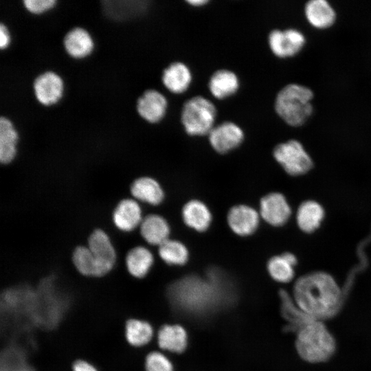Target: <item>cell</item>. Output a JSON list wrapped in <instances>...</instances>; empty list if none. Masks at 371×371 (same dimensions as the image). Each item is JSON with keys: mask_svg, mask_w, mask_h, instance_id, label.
<instances>
[{"mask_svg": "<svg viewBox=\"0 0 371 371\" xmlns=\"http://www.w3.org/2000/svg\"><path fill=\"white\" fill-rule=\"evenodd\" d=\"M56 0H23L22 3L25 9L32 14H40L54 8Z\"/></svg>", "mask_w": 371, "mask_h": 371, "instance_id": "obj_33", "label": "cell"}, {"mask_svg": "<svg viewBox=\"0 0 371 371\" xmlns=\"http://www.w3.org/2000/svg\"><path fill=\"white\" fill-rule=\"evenodd\" d=\"M324 216L325 212L320 203L313 200H307L298 207L296 222L302 232L309 234L319 228Z\"/></svg>", "mask_w": 371, "mask_h": 371, "instance_id": "obj_23", "label": "cell"}, {"mask_svg": "<svg viewBox=\"0 0 371 371\" xmlns=\"http://www.w3.org/2000/svg\"><path fill=\"white\" fill-rule=\"evenodd\" d=\"M145 368L146 371H173L170 360L162 353L156 351L147 355Z\"/></svg>", "mask_w": 371, "mask_h": 371, "instance_id": "obj_32", "label": "cell"}, {"mask_svg": "<svg viewBox=\"0 0 371 371\" xmlns=\"http://www.w3.org/2000/svg\"><path fill=\"white\" fill-rule=\"evenodd\" d=\"M158 254L161 259L169 265H183L189 258L187 247L179 240L170 238L159 246Z\"/></svg>", "mask_w": 371, "mask_h": 371, "instance_id": "obj_29", "label": "cell"}, {"mask_svg": "<svg viewBox=\"0 0 371 371\" xmlns=\"http://www.w3.org/2000/svg\"><path fill=\"white\" fill-rule=\"evenodd\" d=\"M161 80L169 91L182 93L188 89L191 83L192 74L184 63L174 62L163 71Z\"/></svg>", "mask_w": 371, "mask_h": 371, "instance_id": "obj_22", "label": "cell"}, {"mask_svg": "<svg viewBox=\"0 0 371 371\" xmlns=\"http://www.w3.org/2000/svg\"><path fill=\"white\" fill-rule=\"evenodd\" d=\"M19 135L12 121L6 116L0 117V161L9 164L16 158Z\"/></svg>", "mask_w": 371, "mask_h": 371, "instance_id": "obj_21", "label": "cell"}, {"mask_svg": "<svg viewBox=\"0 0 371 371\" xmlns=\"http://www.w3.org/2000/svg\"><path fill=\"white\" fill-rule=\"evenodd\" d=\"M72 262L80 274L88 277H97L95 261L87 246L78 245L74 249Z\"/></svg>", "mask_w": 371, "mask_h": 371, "instance_id": "obj_31", "label": "cell"}, {"mask_svg": "<svg viewBox=\"0 0 371 371\" xmlns=\"http://www.w3.org/2000/svg\"><path fill=\"white\" fill-rule=\"evenodd\" d=\"M308 21L317 28L330 27L335 21L336 12L326 0H310L304 6Z\"/></svg>", "mask_w": 371, "mask_h": 371, "instance_id": "obj_24", "label": "cell"}, {"mask_svg": "<svg viewBox=\"0 0 371 371\" xmlns=\"http://www.w3.org/2000/svg\"><path fill=\"white\" fill-rule=\"evenodd\" d=\"M216 109L208 99L197 95L187 100L182 108L181 119L186 132L192 136L209 134L214 126Z\"/></svg>", "mask_w": 371, "mask_h": 371, "instance_id": "obj_6", "label": "cell"}, {"mask_svg": "<svg viewBox=\"0 0 371 371\" xmlns=\"http://www.w3.org/2000/svg\"><path fill=\"white\" fill-rule=\"evenodd\" d=\"M187 2L193 6H201L208 3V1L207 0H188Z\"/></svg>", "mask_w": 371, "mask_h": 371, "instance_id": "obj_36", "label": "cell"}, {"mask_svg": "<svg viewBox=\"0 0 371 371\" xmlns=\"http://www.w3.org/2000/svg\"><path fill=\"white\" fill-rule=\"evenodd\" d=\"M313 92L309 87L290 83L278 93L275 100V110L287 124L300 126L313 113Z\"/></svg>", "mask_w": 371, "mask_h": 371, "instance_id": "obj_4", "label": "cell"}, {"mask_svg": "<svg viewBox=\"0 0 371 371\" xmlns=\"http://www.w3.org/2000/svg\"><path fill=\"white\" fill-rule=\"evenodd\" d=\"M154 263V257L147 247L138 245L131 248L125 257V264L128 273L137 278L145 277Z\"/></svg>", "mask_w": 371, "mask_h": 371, "instance_id": "obj_25", "label": "cell"}, {"mask_svg": "<svg viewBox=\"0 0 371 371\" xmlns=\"http://www.w3.org/2000/svg\"><path fill=\"white\" fill-rule=\"evenodd\" d=\"M168 102L166 97L155 89L146 90L137 100L138 115L149 123L161 121L166 115Z\"/></svg>", "mask_w": 371, "mask_h": 371, "instance_id": "obj_15", "label": "cell"}, {"mask_svg": "<svg viewBox=\"0 0 371 371\" xmlns=\"http://www.w3.org/2000/svg\"><path fill=\"white\" fill-rule=\"evenodd\" d=\"M87 247L95 261L97 277L109 273L116 262L117 253L109 234L100 228L94 229L88 238Z\"/></svg>", "mask_w": 371, "mask_h": 371, "instance_id": "obj_8", "label": "cell"}, {"mask_svg": "<svg viewBox=\"0 0 371 371\" xmlns=\"http://www.w3.org/2000/svg\"><path fill=\"white\" fill-rule=\"evenodd\" d=\"M273 155L284 171L291 176L304 175L313 166L311 157L296 139L278 144L273 149Z\"/></svg>", "mask_w": 371, "mask_h": 371, "instance_id": "obj_7", "label": "cell"}, {"mask_svg": "<svg viewBox=\"0 0 371 371\" xmlns=\"http://www.w3.org/2000/svg\"><path fill=\"white\" fill-rule=\"evenodd\" d=\"M212 147L217 153H227L238 147L243 141L242 128L232 122H224L214 126L208 134Z\"/></svg>", "mask_w": 371, "mask_h": 371, "instance_id": "obj_13", "label": "cell"}, {"mask_svg": "<svg viewBox=\"0 0 371 371\" xmlns=\"http://www.w3.org/2000/svg\"><path fill=\"white\" fill-rule=\"evenodd\" d=\"M293 296L305 313L323 322L335 317L346 300L342 288L335 278L322 271L300 277L293 285Z\"/></svg>", "mask_w": 371, "mask_h": 371, "instance_id": "obj_2", "label": "cell"}, {"mask_svg": "<svg viewBox=\"0 0 371 371\" xmlns=\"http://www.w3.org/2000/svg\"><path fill=\"white\" fill-rule=\"evenodd\" d=\"M139 231L142 237L147 243L159 246L169 239L170 227L162 216L150 214L144 217Z\"/></svg>", "mask_w": 371, "mask_h": 371, "instance_id": "obj_20", "label": "cell"}, {"mask_svg": "<svg viewBox=\"0 0 371 371\" xmlns=\"http://www.w3.org/2000/svg\"><path fill=\"white\" fill-rule=\"evenodd\" d=\"M73 371H98V370L91 363L83 360H78L74 363Z\"/></svg>", "mask_w": 371, "mask_h": 371, "instance_id": "obj_35", "label": "cell"}, {"mask_svg": "<svg viewBox=\"0 0 371 371\" xmlns=\"http://www.w3.org/2000/svg\"><path fill=\"white\" fill-rule=\"evenodd\" d=\"M63 45L67 54L74 59L88 56L94 49L92 36L81 27H74L67 32L63 39Z\"/></svg>", "mask_w": 371, "mask_h": 371, "instance_id": "obj_16", "label": "cell"}, {"mask_svg": "<svg viewBox=\"0 0 371 371\" xmlns=\"http://www.w3.org/2000/svg\"><path fill=\"white\" fill-rule=\"evenodd\" d=\"M279 297L281 315L286 322L283 328L284 332H291L296 334L304 325L311 320L315 319L299 308L286 291L280 289Z\"/></svg>", "mask_w": 371, "mask_h": 371, "instance_id": "obj_17", "label": "cell"}, {"mask_svg": "<svg viewBox=\"0 0 371 371\" xmlns=\"http://www.w3.org/2000/svg\"><path fill=\"white\" fill-rule=\"evenodd\" d=\"M159 346L172 352H182L187 346V333L179 325H164L157 335Z\"/></svg>", "mask_w": 371, "mask_h": 371, "instance_id": "obj_28", "label": "cell"}, {"mask_svg": "<svg viewBox=\"0 0 371 371\" xmlns=\"http://www.w3.org/2000/svg\"><path fill=\"white\" fill-rule=\"evenodd\" d=\"M295 346L299 357L311 363L330 360L337 349L336 340L323 321L313 319L296 333Z\"/></svg>", "mask_w": 371, "mask_h": 371, "instance_id": "obj_3", "label": "cell"}, {"mask_svg": "<svg viewBox=\"0 0 371 371\" xmlns=\"http://www.w3.org/2000/svg\"><path fill=\"white\" fill-rule=\"evenodd\" d=\"M130 192L135 200L151 205H158L164 199V191L160 183L148 176L135 179L130 186Z\"/></svg>", "mask_w": 371, "mask_h": 371, "instance_id": "obj_18", "label": "cell"}, {"mask_svg": "<svg viewBox=\"0 0 371 371\" xmlns=\"http://www.w3.org/2000/svg\"><path fill=\"white\" fill-rule=\"evenodd\" d=\"M305 36L297 29L273 30L268 36L271 52L280 58H287L298 53L305 44Z\"/></svg>", "mask_w": 371, "mask_h": 371, "instance_id": "obj_10", "label": "cell"}, {"mask_svg": "<svg viewBox=\"0 0 371 371\" xmlns=\"http://www.w3.org/2000/svg\"><path fill=\"white\" fill-rule=\"evenodd\" d=\"M63 297L53 277L42 280L36 290L33 323L47 328L57 324L65 311Z\"/></svg>", "mask_w": 371, "mask_h": 371, "instance_id": "obj_5", "label": "cell"}, {"mask_svg": "<svg viewBox=\"0 0 371 371\" xmlns=\"http://www.w3.org/2000/svg\"><path fill=\"white\" fill-rule=\"evenodd\" d=\"M208 86L214 97L223 99L237 91L239 80L234 72L228 69H219L211 76Z\"/></svg>", "mask_w": 371, "mask_h": 371, "instance_id": "obj_26", "label": "cell"}, {"mask_svg": "<svg viewBox=\"0 0 371 371\" xmlns=\"http://www.w3.org/2000/svg\"><path fill=\"white\" fill-rule=\"evenodd\" d=\"M168 297L175 311L195 318L207 317L232 305L236 299V289L222 270L213 267L206 277L190 275L171 284Z\"/></svg>", "mask_w": 371, "mask_h": 371, "instance_id": "obj_1", "label": "cell"}, {"mask_svg": "<svg viewBox=\"0 0 371 371\" xmlns=\"http://www.w3.org/2000/svg\"><path fill=\"white\" fill-rule=\"evenodd\" d=\"M260 217L274 227L284 225L289 219L291 209L286 197L280 192H271L260 201Z\"/></svg>", "mask_w": 371, "mask_h": 371, "instance_id": "obj_11", "label": "cell"}, {"mask_svg": "<svg viewBox=\"0 0 371 371\" xmlns=\"http://www.w3.org/2000/svg\"><path fill=\"white\" fill-rule=\"evenodd\" d=\"M64 87L63 80L53 71H46L38 74L32 82L35 99L39 104L46 106L55 104L62 98Z\"/></svg>", "mask_w": 371, "mask_h": 371, "instance_id": "obj_9", "label": "cell"}, {"mask_svg": "<svg viewBox=\"0 0 371 371\" xmlns=\"http://www.w3.org/2000/svg\"><path fill=\"white\" fill-rule=\"evenodd\" d=\"M126 337L134 346H142L148 343L153 337V328L145 321L131 319L126 324Z\"/></svg>", "mask_w": 371, "mask_h": 371, "instance_id": "obj_30", "label": "cell"}, {"mask_svg": "<svg viewBox=\"0 0 371 371\" xmlns=\"http://www.w3.org/2000/svg\"><path fill=\"white\" fill-rule=\"evenodd\" d=\"M297 263L296 256L291 252L271 257L267 265L271 277L281 283L291 281L295 276L294 267Z\"/></svg>", "mask_w": 371, "mask_h": 371, "instance_id": "obj_27", "label": "cell"}, {"mask_svg": "<svg viewBox=\"0 0 371 371\" xmlns=\"http://www.w3.org/2000/svg\"><path fill=\"white\" fill-rule=\"evenodd\" d=\"M11 44V34L5 24L0 23V49L5 50Z\"/></svg>", "mask_w": 371, "mask_h": 371, "instance_id": "obj_34", "label": "cell"}, {"mask_svg": "<svg viewBox=\"0 0 371 371\" xmlns=\"http://www.w3.org/2000/svg\"><path fill=\"white\" fill-rule=\"evenodd\" d=\"M260 215L255 208L245 204H239L229 209L227 221L230 229L240 236H247L258 229Z\"/></svg>", "mask_w": 371, "mask_h": 371, "instance_id": "obj_12", "label": "cell"}, {"mask_svg": "<svg viewBox=\"0 0 371 371\" xmlns=\"http://www.w3.org/2000/svg\"><path fill=\"white\" fill-rule=\"evenodd\" d=\"M181 215L185 224L199 232L206 231L212 221L209 207L205 203L197 199L188 201L183 207Z\"/></svg>", "mask_w": 371, "mask_h": 371, "instance_id": "obj_19", "label": "cell"}, {"mask_svg": "<svg viewBox=\"0 0 371 371\" xmlns=\"http://www.w3.org/2000/svg\"><path fill=\"white\" fill-rule=\"evenodd\" d=\"M111 218L114 226L123 232L133 231L140 226L144 218L139 202L131 198L120 200L113 209Z\"/></svg>", "mask_w": 371, "mask_h": 371, "instance_id": "obj_14", "label": "cell"}]
</instances>
